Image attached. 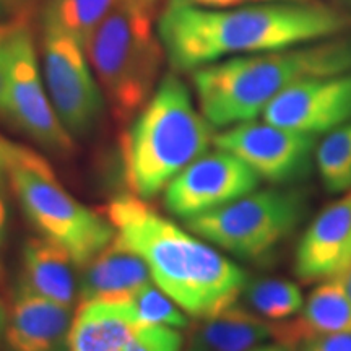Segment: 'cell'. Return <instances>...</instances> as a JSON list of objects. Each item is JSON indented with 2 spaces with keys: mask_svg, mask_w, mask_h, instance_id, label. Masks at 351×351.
I'll list each match as a JSON object with an SVG mask.
<instances>
[{
  "mask_svg": "<svg viewBox=\"0 0 351 351\" xmlns=\"http://www.w3.org/2000/svg\"><path fill=\"white\" fill-rule=\"evenodd\" d=\"M181 330L161 326H147L119 351H182Z\"/></svg>",
  "mask_w": 351,
  "mask_h": 351,
  "instance_id": "cb8c5ba5",
  "label": "cell"
},
{
  "mask_svg": "<svg viewBox=\"0 0 351 351\" xmlns=\"http://www.w3.org/2000/svg\"><path fill=\"white\" fill-rule=\"evenodd\" d=\"M7 137L0 135V192L7 184Z\"/></svg>",
  "mask_w": 351,
  "mask_h": 351,
  "instance_id": "f546056e",
  "label": "cell"
},
{
  "mask_svg": "<svg viewBox=\"0 0 351 351\" xmlns=\"http://www.w3.org/2000/svg\"><path fill=\"white\" fill-rule=\"evenodd\" d=\"M0 121L8 122L7 82H5V69H3L2 56H0Z\"/></svg>",
  "mask_w": 351,
  "mask_h": 351,
  "instance_id": "83f0119b",
  "label": "cell"
},
{
  "mask_svg": "<svg viewBox=\"0 0 351 351\" xmlns=\"http://www.w3.org/2000/svg\"><path fill=\"white\" fill-rule=\"evenodd\" d=\"M337 2L340 3L341 10L350 13V15H351V0H337Z\"/></svg>",
  "mask_w": 351,
  "mask_h": 351,
  "instance_id": "e575fe53",
  "label": "cell"
},
{
  "mask_svg": "<svg viewBox=\"0 0 351 351\" xmlns=\"http://www.w3.org/2000/svg\"><path fill=\"white\" fill-rule=\"evenodd\" d=\"M124 0H44L41 28L69 34L85 47L88 38Z\"/></svg>",
  "mask_w": 351,
  "mask_h": 351,
  "instance_id": "ffe728a7",
  "label": "cell"
},
{
  "mask_svg": "<svg viewBox=\"0 0 351 351\" xmlns=\"http://www.w3.org/2000/svg\"><path fill=\"white\" fill-rule=\"evenodd\" d=\"M262 119L315 137L346 124L351 121V70L296 82L271 101Z\"/></svg>",
  "mask_w": 351,
  "mask_h": 351,
  "instance_id": "7c38bea8",
  "label": "cell"
},
{
  "mask_svg": "<svg viewBox=\"0 0 351 351\" xmlns=\"http://www.w3.org/2000/svg\"><path fill=\"white\" fill-rule=\"evenodd\" d=\"M351 267V191L315 215L301 234L295 274L302 283L343 276Z\"/></svg>",
  "mask_w": 351,
  "mask_h": 351,
  "instance_id": "4fadbf2b",
  "label": "cell"
},
{
  "mask_svg": "<svg viewBox=\"0 0 351 351\" xmlns=\"http://www.w3.org/2000/svg\"><path fill=\"white\" fill-rule=\"evenodd\" d=\"M213 145L238 156L261 181L287 186L302 181L313 171L317 137L254 119L215 134Z\"/></svg>",
  "mask_w": 351,
  "mask_h": 351,
  "instance_id": "30bf717a",
  "label": "cell"
},
{
  "mask_svg": "<svg viewBox=\"0 0 351 351\" xmlns=\"http://www.w3.org/2000/svg\"><path fill=\"white\" fill-rule=\"evenodd\" d=\"M276 324L275 343L295 350L319 335L351 332V296L343 278L324 280L309 293L300 314Z\"/></svg>",
  "mask_w": 351,
  "mask_h": 351,
  "instance_id": "2e32d148",
  "label": "cell"
},
{
  "mask_svg": "<svg viewBox=\"0 0 351 351\" xmlns=\"http://www.w3.org/2000/svg\"><path fill=\"white\" fill-rule=\"evenodd\" d=\"M213 129L178 73L161 77L121 138L129 191L143 200L161 194L176 176L210 150Z\"/></svg>",
  "mask_w": 351,
  "mask_h": 351,
  "instance_id": "277c9868",
  "label": "cell"
},
{
  "mask_svg": "<svg viewBox=\"0 0 351 351\" xmlns=\"http://www.w3.org/2000/svg\"><path fill=\"white\" fill-rule=\"evenodd\" d=\"M285 2H314V0H168L176 5H194L207 8H230L244 5H261V3H285Z\"/></svg>",
  "mask_w": 351,
  "mask_h": 351,
  "instance_id": "4316f807",
  "label": "cell"
},
{
  "mask_svg": "<svg viewBox=\"0 0 351 351\" xmlns=\"http://www.w3.org/2000/svg\"><path fill=\"white\" fill-rule=\"evenodd\" d=\"M307 197L293 187L254 191L231 204L184 219L191 232L243 261H262L298 230Z\"/></svg>",
  "mask_w": 351,
  "mask_h": 351,
  "instance_id": "52a82bcc",
  "label": "cell"
},
{
  "mask_svg": "<svg viewBox=\"0 0 351 351\" xmlns=\"http://www.w3.org/2000/svg\"><path fill=\"white\" fill-rule=\"evenodd\" d=\"M104 217L143 258L153 283L189 317L210 319L239 301L247 274L186 226L153 210L147 200L134 194L114 197Z\"/></svg>",
  "mask_w": 351,
  "mask_h": 351,
  "instance_id": "7a4b0ae2",
  "label": "cell"
},
{
  "mask_svg": "<svg viewBox=\"0 0 351 351\" xmlns=\"http://www.w3.org/2000/svg\"><path fill=\"white\" fill-rule=\"evenodd\" d=\"M261 178L230 152H207L165 189L166 210L189 219L257 191Z\"/></svg>",
  "mask_w": 351,
  "mask_h": 351,
  "instance_id": "8fae6325",
  "label": "cell"
},
{
  "mask_svg": "<svg viewBox=\"0 0 351 351\" xmlns=\"http://www.w3.org/2000/svg\"><path fill=\"white\" fill-rule=\"evenodd\" d=\"M73 307L34 293L19 282L7 313L3 351H70Z\"/></svg>",
  "mask_w": 351,
  "mask_h": 351,
  "instance_id": "5bb4252c",
  "label": "cell"
},
{
  "mask_svg": "<svg viewBox=\"0 0 351 351\" xmlns=\"http://www.w3.org/2000/svg\"><path fill=\"white\" fill-rule=\"evenodd\" d=\"M341 278H343V283H345V288H346V291H348V295L351 296V267H350V270L346 271V274L341 276Z\"/></svg>",
  "mask_w": 351,
  "mask_h": 351,
  "instance_id": "836d02e7",
  "label": "cell"
},
{
  "mask_svg": "<svg viewBox=\"0 0 351 351\" xmlns=\"http://www.w3.org/2000/svg\"><path fill=\"white\" fill-rule=\"evenodd\" d=\"M320 181L330 194L351 191V121L327 132L315 148Z\"/></svg>",
  "mask_w": 351,
  "mask_h": 351,
  "instance_id": "7402d4cb",
  "label": "cell"
},
{
  "mask_svg": "<svg viewBox=\"0 0 351 351\" xmlns=\"http://www.w3.org/2000/svg\"><path fill=\"white\" fill-rule=\"evenodd\" d=\"M275 322L236 302L213 317L202 320L195 337L210 351H251L275 340Z\"/></svg>",
  "mask_w": 351,
  "mask_h": 351,
  "instance_id": "d6986e66",
  "label": "cell"
},
{
  "mask_svg": "<svg viewBox=\"0 0 351 351\" xmlns=\"http://www.w3.org/2000/svg\"><path fill=\"white\" fill-rule=\"evenodd\" d=\"M145 327L129 306L80 304L73 317L70 351H119Z\"/></svg>",
  "mask_w": 351,
  "mask_h": 351,
  "instance_id": "ac0fdd59",
  "label": "cell"
},
{
  "mask_svg": "<svg viewBox=\"0 0 351 351\" xmlns=\"http://www.w3.org/2000/svg\"><path fill=\"white\" fill-rule=\"evenodd\" d=\"M7 313H8V307H5V304H3V301H2V298H0V340H2L3 330H5Z\"/></svg>",
  "mask_w": 351,
  "mask_h": 351,
  "instance_id": "1f68e13d",
  "label": "cell"
},
{
  "mask_svg": "<svg viewBox=\"0 0 351 351\" xmlns=\"http://www.w3.org/2000/svg\"><path fill=\"white\" fill-rule=\"evenodd\" d=\"M156 26L173 70L194 72L230 57L341 36L351 15L319 0L230 8L166 3Z\"/></svg>",
  "mask_w": 351,
  "mask_h": 351,
  "instance_id": "6da1fadb",
  "label": "cell"
},
{
  "mask_svg": "<svg viewBox=\"0 0 351 351\" xmlns=\"http://www.w3.org/2000/svg\"><path fill=\"white\" fill-rule=\"evenodd\" d=\"M152 283L150 269L143 258L116 234L83 267L78 278V301L80 304L127 306Z\"/></svg>",
  "mask_w": 351,
  "mask_h": 351,
  "instance_id": "9a60e30c",
  "label": "cell"
},
{
  "mask_svg": "<svg viewBox=\"0 0 351 351\" xmlns=\"http://www.w3.org/2000/svg\"><path fill=\"white\" fill-rule=\"evenodd\" d=\"M143 2H148V3H153V5H158V2H160V0H143Z\"/></svg>",
  "mask_w": 351,
  "mask_h": 351,
  "instance_id": "d590c367",
  "label": "cell"
},
{
  "mask_svg": "<svg viewBox=\"0 0 351 351\" xmlns=\"http://www.w3.org/2000/svg\"><path fill=\"white\" fill-rule=\"evenodd\" d=\"M241 296L252 313L270 322L293 319L304 306L301 288L283 278L247 280Z\"/></svg>",
  "mask_w": 351,
  "mask_h": 351,
  "instance_id": "44dd1931",
  "label": "cell"
},
{
  "mask_svg": "<svg viewBox=\"0 0 351 351\" xmlns=\"http://www.w3.org/2000/svg\"><path fill=\"white\" fill-rule=\"evenodd\" d=\"M75 262L54 241L39 236L25 241L21 251V282L44 298L73 307L78 300Z\"/></svg>",
  "mask_w": 351,
  "mask_h": 351,
  "instance_id": "e0dca14e",
  "label": "cell"
},
{
  "mask_svg": "<svg viewBox=\"0 0 351 351\" xmlns=\"http://www.w3.org/2000/svg\"><path fill=\"white\" fill-rule=\"evenodd\" d=\"M0 56L5 69L8 124L56 155L73 152V137L57 116L44 83L33 20L0 25Z\"/></svg>",
  "mask_w": 351,
  "mask_h": 351,
  "instance_id": "ba28073f",
  "label": "cell"
},
{
  "mask_svg": "<svg viewBox=\"0 0 351 351\" xmlns=\"http://www.w3.org/2000/svg\"><path fill=\"white\" fill-rule=\"evenodd\" d=\"M300 351H351V332L314 337L302 341Z\"/></svg>",
  "mask_w": 351,
  "mask_h": 351,
  "instance_id": "484cf974",
  "label": "cell"
},
{
  "mask_svg": "<svg viewBox=\"0 0 351 351\" xmlns=\"http://www.w3.org/2000/svg\"><path fill=\"white\" fill-rule=\"evenodd\" d=\"M43 0H0V25L19 20H33Z\"/></svg>",
  "mask_w": 351,
  "mask_h": 351,
  "instance_id": "d4e9b609",
  "label": "cell"
},
{
  "mask_svg": "<svg viewBox=\"0 0 351 351\" xmlns=\"http://www.w3.org/2000/svg\"><path fill=\"white\" fill-rule=\"evenodd\" d=\"M7 184L39 234L64 247L80 269L116 236L106 217L85 207L65 191L41 153L10 138L7 140Z\"/></svg>",
  "mask_w": 351,
  "mask_h": 351,
  "instance_id": "8992f818",
  "label": "cell"
},
{
  "mask_svg": "<svg viewBox=\"0 0 351 351\" xmlns=\"http://www.w3.org/2000/svg\"><path fill=\"white\" fill-rule=\"evenodd\" d=\"M156 5L124 0L85 44L93 73L114 119L129 124L161 80L166 52L155 25Z\"/></svg>",
  "mask_w": 351,
  "mask_h": 351,
  "instance_id": "5b68a950",
  "label": "cell"
},
{
  "mask_svg": "<svg viewBox=\"0 0 351 351\" xmlns=\"http://www.w3.org/2000/svg\"><path fill=\"white\" fill-rule=\"evenodd\" d=\"M7 228H8V210L3 192H0V254L3 251V245L7 241Z\"/></svg>",
  "mask_w": 351,
  "mask_h": 351,
  "instance_id": "f1b7e54d",
  "label": "cell"
},
{
  "mask_svg": "<svg viewBox=\"0 0 351 351\" xmlns=\"http://www.w3.org/2000/svg\"><path fill=\"white\" fill-rule=\"evenodd\" d=\"M182 351H210V350L204 343H202V341L197 339V337H194L191 343H189Z\"/></svg>",
  "mask_w": 351,
  "mask_h": 351,
  "instance_id": "d6a6232c",
  "label": "cell"
},
{
  "mask_svg": "<svg viewBox=\"0 0 351 351\" xmlns=\"http://www.w3.org/2000/svg\"><path fill=\"white\" fill-rule=\"evenodd\" d=\"M351 70V38L230 57L192 72L197 106L215 129L254 121L288 86Z\"/></svg>",
  "mask_w": 351,
  "mask_h": 351,
  "instance_id": "3957f363",
  "label": "cell"
},
{
  "mask_svg": "<svg viewBox=\"0 0 351 351\" xmlns=\"http://www.w3.org/2000/svg\"><path fill=\"white\" fill-rule=\"evenodd\" d=\"M251 351H295V350L288 348V346L280 345V343H265L262 346H257V348H254Z\"/></svg>",
  "mask_w": 351,
  "mask_h": 351,
  "instance_id": "4dcf8cb0",
  "label": "cell"
},
{
  "mask_svg": "<svg viewBox=\"0 0 351 351\" xmlns=\"http://www.w3.org/2000/svg\"><path fill=\"white\" fill-rule=\"evenodd\" d=\"M41 70L57 116L72 137L96 129L106 99L85 47L69 34L41 28Z\"/></svg>",
  "mask_w": 351,
  "mask_h": 351,
  "instance_id": "9c48e42d",
  "label": "cell"
},
{
  "mask_svg": "<svg viewBox=\"0 0 351 351\" xmlns=\"http://www.w3.org/2000/svg\"><path fill=\"white\" fill-rule=\"evenodd\" d=\"M145 326H161L182 330L189 327V315L156 285L145 287L127 304Z\"/></svg>",
  "mask_w": 351,
  "mask_h": 351,
  "instance_id": "603a6c76",
  "label": "cell"
}]
</instances>
